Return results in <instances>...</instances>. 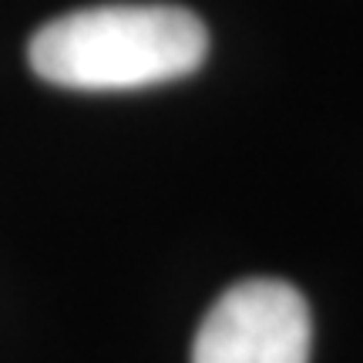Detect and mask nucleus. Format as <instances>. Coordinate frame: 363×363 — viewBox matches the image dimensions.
<instances>
[{"label":"nucleus","mask_w":363,"mask_h":363,"mask_svg":"<svg viewBox=\"0 0 363 363\" xmlns=\"http://www.w3.org/2000/svg\"><path fill=\"white\" fill-rule=\"evenodd\" d=\"M206 24L175 4H104L48 21L30 38V71L71 91H138L202 67Z\"/></svg>","instance_id":"f257e3e1"},{"label":"nucleus","mask_w":363,"mask_h":363,"mask_svg":"<svg viewBox=\"0 0 363 363\" xmlns=\"http://www.w3.org/2000/svg\"><path fill=\"white\" fill-rule=\"evenodd\" d=\"M313 316L296 286L242 279L225 289L192 343V363H310Z\"/></svg>","instance_id":"f03ea898"}]
</instances>
